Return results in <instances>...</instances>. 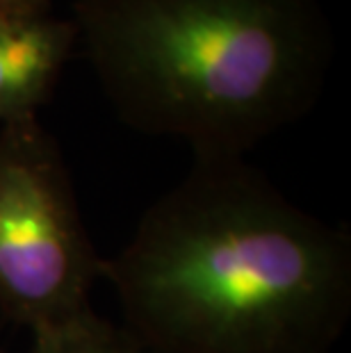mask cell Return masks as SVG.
Listing matches in <instances>:
<instances>
[{"mask_svg": "<svg viewBox=\"0 0 351 353\" xmlns=\"http://www.w3.org/2000/svg\"><path fill=\"white\" fill-rule=\"evenodd\" d=\"M101 278L153 353H331L351 319L349 232L246 157L194 155Z\"/></svg>", "mask_w": 351, "mask_h": 353, "instance_id": "1", "label": "cell"}, {"mask_svg": "<svg viewBox=\"0 0 351 353\" xmlns=\"http://www.w3.org/2000/svg\"><path fill=\"white\" fill-rule=\"evenodd\" d=\"M73 23L117 117L194 155L246 157L303 119L333 57L319 0H78Z\"/></svg>", "mask_w": 351, "mask_h": 353, "instance_id": "2", "label": "cell"}, {"mask_svg": "<svg viewBox=\"0 0 351 353\" xmlns=\"http://www.w3.org/2000/svg\"><path fill=\"white\" fill-rule=\"evenodd\" d=\"M103 272L71 174L39 117L0 128V314L30 333L89 310Z\"/></svg>", "mask_w": 351, "mask_h": 353, "instance_id": "3", "label": "cell"}, {"mask_svg": "<svg viewBox=\"0 0 351 353\" xmlns=\"http://www.w3.org/2000/svg\"><path fill=\"white\" fill-rule=\"evenodd\" d=\"M76 43L53 0H0V128L37 117Z\"/></svg>", "mask_w": 351, "mask_h": 353, "instance_id": "4", "label": "cell"}, {"mask_svg": "<svg viewBox=\"0 0 351 353\" xmlns=\"http://www.w3.org/2000/svg\"><path fill=\"white\" fill-rule=\"evenodd\" d=\"M30 353H153L126 328L103 319L92 307L57 326L32 333Z\"/></svg>", "mask_w": 351, "mask_h": 353, "instance_id": "5", "label": "cell"}, {"mask_svg": "<svg viewBox=\"0 0 351 353\" xmlns=\"http://www.w3.org/2000/svg\"><path fill=\"white\" fill-rule=\"evenodd\" d=\"M0 353H10V351H7V349L3 347V344H0Z\"/></svg>", "mask_w": 351, "mask_h": 353, "instance_id": "6", "label": "cell"}]
</instances>
